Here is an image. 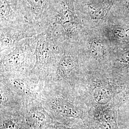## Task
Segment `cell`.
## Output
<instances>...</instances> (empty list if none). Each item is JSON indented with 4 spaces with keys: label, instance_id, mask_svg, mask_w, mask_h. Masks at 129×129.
Wrapping results in <instances>:
<instances>
[{
    "label": "cell",
    "instance_id": "52a82bcc",
    "mask_svg": "<svg viewBox=\"0 0 129 129\" xmlns=\"http://www.w3.org/2000/svg\"><path fill=\"white\" fill-rule=\"evenodd\" d=\"M13 84L14 86L16 87L21 88L23 86V83L18 80H14L13 81Z\"/></svg>",
    "mask_w": 129,
    "mask_h": 129
},
{
    "label": "cell",
    "instance_id": "8992f818",
    "mask_svg": "<svg viewBox=\"0 0 129 129\" xmlns=\"http://www.w3.org/2000/svg\"><path fill=\"white\" fill-rule=\"evenodd\" d=\"M46 129H70L63 125H50L48 126Z\"/></svg>",
    "mask_w": 129,
    "mask_h": 129
},
{
    "label": "cell",
    "instance_id": "5b68a950",
    "mask_svg": "<svg viewBox=\"0 0 129 129\" xmlns=\"http://www.w3.org/2000/svg\"><path fill=\"white\" fill-rule=\"evenodd\" d=\"M91 48L93 55L99 57L101 56L102 54V49L101 45L96 42H93L91 44Z\"/></svg>",
    "mask_w": 129,
    "mask_h": 129
},
{
    "label": "cell",
    "instance_id": "277c9868",
    "mask_svg": "<svg viewBox=\"0 0 129 129\" xmlns=\"http://www.w3.org/2000/svg\"><path fill=\"white\" fill-rule=\"evenodd\" d=\"M23 55L21 53L17 52L11 55L7 60V63L10 66H16L23 60Z\"/></svg>",
    "mask_w": 129,
    "mask_h": 129
},
{
    "label": "cell",
    "instance_id": "3957f363",
    "mask_svg": "<svg viewBox=\"0 0 129 129\" xmlns=\"http://www.w3.org/2000/svg\"><path fill=\"white\" fill-rule=\"evenodd\" d=\"M45 121V115L38 111L31 113L28 119L29 124L34 129H42L44 126Z\"/></svg>",
    "mask_w": 129,
    "mask_h": 129
},
{
    "label": "cell",
    "instance_id": "7a4b0ae2",
    "mask_svg": "<svg viewBox=\"0 0 129 129\" xmlns=\"http://www.w3.org/2000/svg\"><path fill=\"white\" fill-rule=\"evenodd\" d=\"M75 64L72 57L65 55L60 61L58 66L57 74L61 78H66L73 70Z\"/></svg>",
    "mask_w": 129,
    "mask_h": 129
},
{
    "label": "cell",
    "instance_id": "6da1fadb",
    "mask_svg": "<svg viewBox=\"0 0 129 129\" xmlns=\"http://www.w3.org/2000/svg\"><path fill=\"white\" fill-rule=\"evenodd\" d=\"M52 107L60 115L68 118H77L80 114L73 106L69 102L63 99H56L52 103Z\"/></svg>",
    "mask_w": 129,
    "mask_h": 129
}]
</instances>
